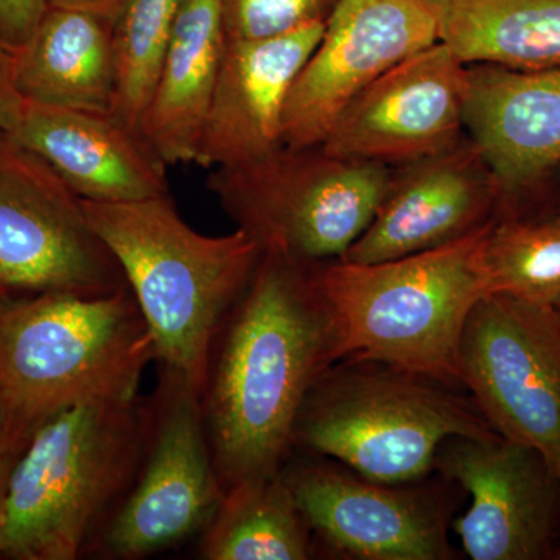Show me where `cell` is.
<instances>
[{"label":"cell","mask_w":560,"mask_h":560,"mask_svg":"<svg viewBox=\"0 0 560 560\" xmlns=\"http://www.w3.org/2000/svg\"><path fill=\"white\" fill-rule=\"evenodd\" d=\"M338 361L311 265L264 253L217 335L201 393L223 493L282 471L308 394Z\"/></svg>","instance_id":"6da1fadb"},{"label":"cell","mask_w":560,"mask_h":560,"mask_svg":"<svg viewBox=\"0 0 560 560\" xmlns=\"http://www.w3.org/2000/svg\"><path fill=\"white\" fill-rule=\"evenodd\" d=\"M153 337L131 290L0 296V422L31 442L55 416L139 399Z\"/></svg>","instance_id":"7a4b0ae2"},{"label":"cell","mask_w":560,"mask_h":560,"mask_svg":"<svg viewBox=\"0 0 560 560\" xmlns=\"http://www.w3.org/2000/svg\"><path fill=\"white\" fill-rule=\"evenodd\" d=\"M492 220L458 241L399 259L311 265L337 329L340 361L386 364L459 386L464 329L490 294L485 246Z\"/></svg>","instance_id":"3957f363"},{"label":"cell","mask_w":560,"mask_h":560,"mask_svg":"<svg viewBox=\"0 0 560 560\" xmlns=\"http://www.w3.org/2000/svg\"><path fill=\"white\" fill-rule=\"evenodd\" d=\"M92 230L119 264L153 337L156 359L202 393L210 352L264 256L245 231L206 235L171 195L128 202L83 200Z\"/></svg>","instance_id":"277c9868"},{"label":"cell","mask_w":560,"mask_h":560,"mask_svg":"<svg viewBox=\"0 0 560 560\" xmlns=\"http://www.w3.org/2000/svg\"><path fill=\"white\" fill-rule=\"evenodd\" d=\"M150 404L95 401L55 416L21 453L0 515V559L75 560L138 477Z\"/></svg>","instance_id":"5b68a950"},{"label":"cell","mask_w":560,"mask_h":560,"mask_svg":"<svg viewBox=\"0 0 560 560\" xmlns=\"http://www.w3.org/2000/svg\"><path fill=\"white\" fill-rule=\"evenodd\" d=\"M474 399L451 386L364 361H338L302 407L294 447L338 460L383 485H411L434 469L452 438H492Z\"/></svg>","instance_id":"8992f818"},{"label":"cell","mask_w":560,"mask_h":560,"mask_svg":"<svg viewBox=\"0 0 560 560\" xmlns=\"http://www.w3.org/2000/svg\"><path fill=\"white\" fill-rule=\"evenodd\" d=\"M390 165L315 149H282L210 173L208 189L261 253L298 264L340 259L381 208Z\"/></svg>","instance_id":"52a82bcc"},{"label":"cell","mask_w":560,"mask_h":560,"mask_svg":"<svg viewBox=\"0 0 560 560\" xmlns=\"http://www.w3.org/2000/svg\"><path fill=\"white\" fill-rule=\"evenodd\" d=\"M460 385L504 440L539 453L560 480V308L488 294L459 349Z\"/></svg>","instance_id":"ba28073f"},{"label":"cell","mask_w":560,"mask_h":560,"mask_svg":"<svg viewBox=\"0 0 560 560\" xmlns=\"http://www.w3.org/2000/svg\"><path fill=\"white\" fill-rule=\"evenodd\" d=\"M149 404V440L138 477L98 537L109 558H145L189 539L205 530L223 499L200 390L161 364Z\"/></svg>","instance_id":"9c48e42d"},{"label":"cell","mask_w":560,"mask_h":560,"mask_svg":"<svg viewBox=\"0 0 560 560\" xmlns=\"http://www.w3.org/2000/svg\"><path fill=\"white\" fill-rule=\"evenodd\" d=\"M0 279L7 289L101 296L127 289L83 200L39 154L0 131Z\"/></svg>","instance_id":"30bf717a"},{"label":"cell","mask_w":560,"mask_h":560,"mask_svg":"<svg viewBox=\"0 0 560 560\" xmlns=\"http://www.w3.org/2000/svg\"><path fill=\"white\" fill-rule=\"evenodd\" d=\"M434 43L427 0H337L287 98L283 147H319L361 92Z\"/></svg>","instance_id":"8fae6325"},{"label":"cell","mask_w":560,"mask_h":560,"mask_svg":"<svg viewBox=\"0 0 560 560\" xmlns=\"http://www.w3.org/2000/svg\"><path fill=\"white\" fill-rule=\"evenodd\" d=\"M434 467L470 495L455 522L470 559H559L560 480L539 453L500 434L452 438Z\"/></svg>","instance_id":"7c38bea8"},{"label":"cell","mask_w":560,"mask_h":560,"mask_svg":"<svg viewBox=\"0 0 560 560\" xmlns=\"http://www.w3.org/2000/svg\"><path fill=\"white\" fill-rule=\"evenodd\" d=\"M466 95L467 65L438 40L361 92L319 149L386 165L425 160L460 142Z\"/></svg>","instance_id":"4fadbf2b"},{"label":"cell","mask_w":560,"mask_h":560,"mask_svg":"<svg viewBox=\"0 0 560 560\" xmlns=\"http://www.w3.org/2000/svg\"><path fill=\"white\" fill-rule=\"evenodd\" d=\"M308 528L359 560H447V508L433 490L383 485L337 464L282 469Z\"/></svg>","instance_id":"5bb4252c"},{"label":"cell","mask_w":560,"mask_h":560,"mask_svg":"<svg viewBox=\"0 0 560 560\" xmlns=\"http://www.w3.org/2000/svg\"><path fill=\"white\" fill-rule=\"evenodd\" d=\"M404 165L370 226L340 260L399 259L458 241L499 217V184L470 139Z\"/></svg>","instance_id":"9a60e30c"},{"label":"cell","mask_w":560,"mask_h":560,"mask_svg":"<svg viewBox=\"0 0 560 560\" xmlns=\"http://www.w3.org/2000/svg\"><path fill=\"white\" fill-rule=\"evenodd\" d=\"M464 127L499 184V217L523 215L560 167V66H467Z\"/></svg>","instance_id":"2e32d148"},{"label":"cell","mask_w":560,"mask_h":560,"mask_svg":"<svg viewBox=\"0 0 560 560\" xmlns=\"http://www.w3.org/2000/svg\"><path fill=\"white\" fill-rule=\"evenodd\" d=\"M326 21L276 38L226 40L195 164L235 167L282 149L283 110Z\"/></svg>","instance_id":"e0dca14e"},{"label":"cell","mask_w":560,"mask_h":560,"mask_svg":"<svg viewBox=\"0 0 560 560\" xmlns=\"http://www.w3.org/2000/svg\"><path fill=\"white\" fill-rule=\"evenodd\" d=\"M10 135L39 154L81 200L128 202L168 195L167 164L142 132L110 113L25 101Z\"/></svg>","instance_id":"ac0fdd59"},{"label":"cell","mask_w":560,"mask_h":560,"mask_svg":"<svg viewBox=\"0 0 560 560\" xmlns=\"http://www.w3.org/2000/svg\"><path fill=\"white\" fill-rule=\"evenodd\" d=\"M226 36L220 0H184L142 135L165 164H195Z\"/></svg>","instance_id":"d6986e66"},{"label":"cell","mask_w":560,"mask_h":560,"mask_svg":"<svg viewBox=\"0 0 560 560\" xmlns=\"http://www.w3.org/2000/svg\"><path fill=\"white\" fill-rule=\"evenodd\" d=\"M113 25L90 11L49 7L31 38L11 50L22 97L110 113L116 84Z\"/></svg>","instance_id":"ffe728a7"},{"label":"cell","mask_w":560,"mask_h":560,"mask_svg":"<svg viewBox=\"0 0 560 560\" xmlns=\"http://www.w3.org/2000/svg\"><path fill=\"white\" fill-rule=\"evenodd\" d=\"M438 40L464 65L560 66V0H427Z\"/></svg>","instance_id":"44dd1931"},{"label":"cell","mask_w":560,"mask_h":560,"mask_svg":"<svg viewBox=\"0 0 560 560\" xmlns=\"http://www.w3.org/2000/svg\"><path fill=\"white\" fill-rule=\"evenodd\" d=\"M312 556V530L282 471L226 490L202 534V559L305 560Z\"/></svg>","instance_id":"7402d4cb"},{"label":"cell","mask_w":560,"mask_h":560,"mask_svg":"<svg viewBox=\"0 0 560 560\" xmlns=\"http://www.w3.org/2000/svg\"><path fill=\"white\" fill-rule=\"evenodd\" d=\"M184 0H125L114 20L116 84L110 114L142 132V121Z\"/></svg>","instance_id":"603a6c76"},{"label":"cell","mask_w":560,"mask_h":560,"mask_svg":"<svg viewBox=\"0 0 560 560\" xmlns=\"http://www.w3.org/2000/svg\"><path fill=\"white\" fill-rule=\"evenodd\" d=\"M490 294L560 304V217H495L485 246Z\"/></svg>","instance_id":"cb8c5ba5"},{"label":"cell","mask_w":560,"mask_h":560,"mask_svg":"<svg viewBox=\"0 0 560 560\" xmlns=\"http://www.w3.org/2000/svg\"><path fill=\"white\" fill-rule=\"evenodd\" d=\"M337 0H220L226 40L276 38L330 16Z\"/></svg>","instance_id":"d4e9b609"},{"label":"cell","mask_w":560,"mask_h":560,"mask_svg":"<svg viewBox=\"0 0 560 560\" xmlns=\"http://www.w3.org/2000/svg\"><path fill=\"white\" fill-rule=\"evenodd\" d=\"M47 9V0H0V40L11 50L21 47Z\"/></svg>","instance_id":"484cf974"},{"label":"cell","mask_w":560,"mask_h":560,"mask_svg":"<svg viewBox=\"0 0 560 560\" xmlns=\"http://www.w3.org/2000/svg\"><path fill=\"white\" fill-rule=\"evenodd\" d=\"M25 98L14 81L13 54L0 40V131L11 132L20 124Z\"/></svg>","instance_id":"4316f807"},{"label":"cell","mask_w":560,"mask_h":560,"mask_svg":"<svg viewBox=\"0 0 560 560\" xmlns=\"http://www.w3.org/2000/svg\"><path fill=\"white\" fill-rule=\"evenodd\" d=\"M28 442L22 440L18 434L11 433L2 422H0V515H2L3 504H5L7 492L11 474L20 459L21 453L27 447Z\"/></svg>","instance_id":"83f0119b"},{"label":"cell","mask_w":560,"mask_h":560,"mask_svg":"<svg viewBox=\"0 0 560 560\" xmlns=\"http://www.w3.org/2000/svg\"><path fill=\"white\" fill-rule=\"evenodd\" d=\"M47 3L49 7L90 11L114 22L125 0H47Z\"/></svg>","instance_id":"f1b7e54d"},{"label":"cell","mask_w":560,"mask_h":560,"mask_svg":"<svg viewBox=\"0 0 560 560\" xmlns=\"http://www.w3.org/2000/svg\"><path fill=\"white\" fill-rule=\"evenodd\" d=\"M558 550L560 559V497H559V512H558Z\"/></svg>","instance_id":"f546056e"},{"label":"cell","mask_w":560,"mask_h":560,"mask_svg":"<svg viewBox=\"0 0 560 560\" xmlns=\"http://www.w3.org/2000/svg\"><path fill=\"white\" fill-rule=\"evenodd\" d=\"M11 293L9 289H7L5 283L2 282V279H0V296H3V294Z\"/></svg>","instance_id":"4dcf8cb0"},{"label":"cell","mask_w":560,"mask_h":560,"mask_svg":"<svg viewBox=\"0 0 560 560\" xmlns=\"http://www.w3.org/2000/svg\"><path fill=\"white\" fill-rule=\"evenodd\" d=\"M560 168V167H559ZM548 215H559L560 217V201H559V205H558V208H556L555 210H552L551 213H548Z\"/></svg>","instance_id":"1f68e13d"},{"label":"cell","mask_w":560,"mask_h":560,"mask_svg":"<svg viewBox=\"0 0 560 560\" xmlns=\"http://www.w3.org/2000/svg\"><path fill=\"white\" fill-rule=\"evenodd\" d=\"M558 307L560 308V304L558 305Z\"/></svg>","instance_id":"d6a6232c"}]
</instances>
